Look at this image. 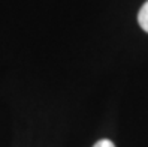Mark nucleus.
I'll list each match as a JSON object with an SVG mask.
<instances>
[{
    "mask_svg": "<svg viewBox=\"0 0 148 147\" xmlns=\"http://www.w3.org/2000/svg\"><path fill=\"white\" fill-rule=\"evenodd\" d=\"M93 147H115V146H114V143L109 141V140H99Z\"/></svg>",
    "mask_w": 148,
    "mask_h": 147,
    "instance_id": "f03ea898",
    "label": "nucleus"
},
{
    "mask_svg": "<svg viewBox=\"0 0 148 147\" xmlns=\"http://www.w3.org/2000/svg\"><path fill=\"white\" fill-rule=\"evenodd\" d=\"M138 23H139V26H141V29L148 33V2H145L142 5V8L139 9Z\"/></svg>",
    "mask_w": 148,
    "mask_h": 147,
    "instance_id": "f257e3e1",
    "label": "nucleus"
}]
</instances>
